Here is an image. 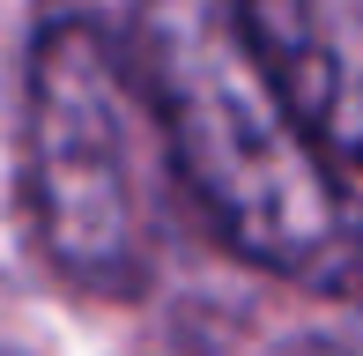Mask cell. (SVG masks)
I'll return each mask as SVG.
<instances>
[{
    "label": "cell",
    "mask_w": 363,
    "mask_h": 356,
    "mask_svg": "<svg viewBox=\"0 0 363 356\" xmlns=\"http://www.w3.org/2000/svg\"><path fill=\"white\" fill-rule=\"evenodd\" d=\"M134 60L171 141V178L223 245L289 289L363 297V208L238 15L216 0H141Z\"/></svg>",
    "instance_id": "6da1fadb"
},
{
    "label": "cell",
    "mask_w": 363,
    "mask_h": 356,
    "mask_svg": "<svg viewBox=\"0 0 363 356\" xmlns=\"http://www.w3.org/2000/svg\"><path fill=\"white\" fill-rule=\"evenodd\" d=\"M156 171H171L156 96L96 15L52 8L23 89V201L45 260L89 297H134L156 267Z\"/></svg>",
    "instance_id": "7a4b0ae2"
},
{
    "label": "cell",
    "mask_w": 363,
    "mask_h": 356,
    "mask_svg": "<svg viewBox=\"0 0 363 356\" xmlns=\"http://www.w3.org/2000/svg\"><path fill=\"white\" fill-rule=\"evenodd\" d=\"M238 23L296 119L363 171V0H238Z\"/></svg>",
    "instance_id": "3957f363"
}]
</instances>
